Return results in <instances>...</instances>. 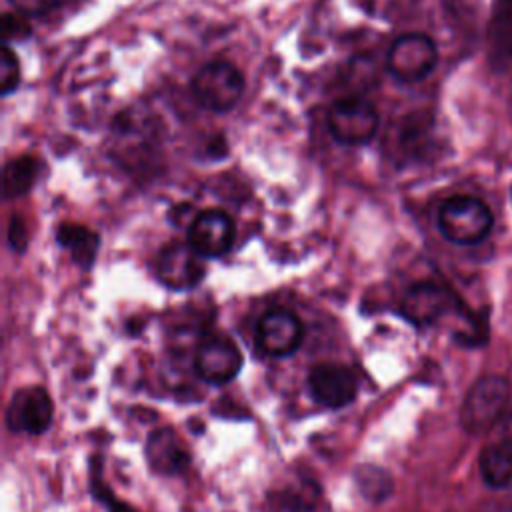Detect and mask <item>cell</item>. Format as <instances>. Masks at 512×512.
I'll return each mask as SVG.
<instances>
[{
	"label": "cell",
	"mask_w": 512,
	"mask_h": 512,
	"mask_svg": "<svg viewBox=\"0 0 512 512\" xmlns=\"http://www.w3.org/2000/svg\"><path fill=\"white\" fill-rule=\"evenodd\" d=\"M438 228L452 244L472 246L490 234L492 212L474 196H452L438 210Z\"/></svg>",
	"instance_id": "1"
},
{
	"label": "cell",
	"mask_w": 512,
	"mask_h": 512,
	"mask_svg": "<svg viewBox=\"0 0 512 512\" xmlns=\"http://www.w3.org/2000/svg\"><path fill=\"white\" fill-rule=\"evenodd\" d=\"M194 98L208 110H232L244 92L242 72L228 60L214 58L206 62L190 82Z\"/></svg>",
	"instance_id": "2"
},
{
	"label": "cell",
	"mask_w": 512,
	"mask_h": 512,
	"mask_svg": "<svg viewBox=\"0 0 512 512\" xmlns=\"http://www.w3.org/2000/svg\"><path fill=\"white\" fill-rule=\"evenodd\" d=\"M326 124L334 140H338L340 144L360 146L376 136L380 116L376 106L368 98L346 96L330 106Z\"/></svg>",
	"instance_id": "3"
},
{
	"label": "cell",
	"mask_w": 512,
	"mask_h": 512,
	"mask_svg": "<svg viewBox=\"0 0 512 512\" xmlns=\"http://www.w3.org/2000/svg\"><path fill=\"white\" fill-rule=\"evenodd\" d=\"M510 384L502 376H484L468 392L460 420L468 432H484L494 426L508 406Z\"/></svg>",
	"instance_id": "4"
},
{
	"label": "cell",
	"mask_w": 512,
	"mask_h": 512,
	"mask_svg": "<svg viewBox=\"0 0 512 512\" xmlns=\"http://www.w3.org/2000/svg\"><path fill=\"white\" fill-rule=\"evenodd\" d=\"M438 62L434 40L420 32H408L396 38L386 54L388 72L400 82H418L426 78Z\"/></svg>",
	"instance_id": "5"
},
{
	"label": "cell",
	"mask_w": 512,
	"mask_h": 512,
	"mask_svg": "<svg viewBox=\"0 0 512 512\" xmlns=\"http://www.w3.org/2000/svg\"><path fill=\"white\" fill-rule=\"evenodd\" d=\"M194 366L200 378H204L206 382L226 384L240 372L242 354L228 336L210 334L198 344Z\"/></svg>",
	"instance_id": "6"
},
{
	"label": "cell",
	"mask_w": 512,
	"mask_h": 512,
	"mask_svg": "<svg viewBox=\"0 0 512 512\" xmlns=\"http://www.w3.org/2000/svg\"><path fill=\"white\" fill-rule=\"evenodd\" d=\"M52 414L50 394L42 386H28L12 394L6 408V424L16 432L42 434L50 426Z\"/></svg>",
	"instance_id": "7"
},
{
	"label": "cell",
	"mask_w": 512,
	"mask_h": 512,
	"mask_svg": "<svg viewBox=\"0 0 512 512\" xmlns=\"http://www.w3.org/2000/svg\"><path fill=\"white\" fill-rule=\"evenodd\" d=\"M234 220L220 208L198 212L188 226V244L204 258H216L234 242Z\"/></svg>",
	"instance_id": "8"
},
{
	"label": "cell",
	"mask_w": 512,
	"mask_h": 512,
	"mask_svg": "<svg viewBox=\"0 0 512 512\" xmlns=\"http://www.w3.org/2000/svg\"><path fill=\"white\" fill-rule=\"evenodd\" d=\"M460 308L458 298L438 284H416L402 300V314L416 326H430Z\"/></svg>",
	"instance_id": "9"
},
{
	"label": "cell",
	"mask_w": 512,
	"mask_h": 512,
	"mask_svg": "<svg viewBox=\"0 0 512 512\" xmlns=\"http://www.w3.org/2000/svg\"><path fill=\"white\" fill-rule=\"evenodd\" d=\"M308 388L316 402L328 408H342L356 398V374L344 364H316L308 374Z\"/></svg>",
	"instance_id": "10"
},
{
	"label": "cell",
	"mask_w": 512,
	"mask_h": 512,
	"mask_svg": "<svg viewBox=\"0 0 512 512\" xmlns=\"http://www.w3.org/2000/svg\"><path fill=\"white\" fill-rule=\"evenodd\" d=\"M302 322L300 318L286 308L268 310L258 322V344L270 356H288L302 342Z\"/></svg>",
	"instance_id": "11"
},
{
	"label": "cell",
	"mask_w": 512,
	"mask_h": 512,
	"mask_svg": "<svg viewBox=\"0 0 512 512\" xmlns=\"http://www.w3.org/2000/svg\"><path fill=\"white\" fill-rule=\"evenodd\" d=\"M202 258L188 242L168 244L158 258V278L174 290H188L196 286L204 276Z\"/></svg>",
	"instance_id": "12"
},
{
	"label": "cell",
	"mask_w": 512,
	"mask_h": 512,
	"mask_svg": "<svg viewBox=\"0 0 512 512\" xmlns=\"http://www.w3.org/2000/svg\"><path fill=\"white\" fill-rule=\"evenodd\" d=\"M146 460L158 474H178L188 462L190 454L182 438L168 426L156 428L146 440Z\"/></svg>",
	"instance_id": "13"
},
{
	"label": "cell",
	"mask_w": 512,
	"mask_h": 512,
	"mask_svg": "<svg viewBox=\"0 0 512 512\" xmlns=\"http://www.w3.org/2000/svg\"><path fill=\"white\" fill-rule=\"evenodd\" d=\"M480 472L488 486L504 488L512 482V442L498 436L480 452Z\"/></svg>",
	"instance_id": "14"
},
{
	"label": "cell",
	"mask_w": 512,
	"mask_h": 512,
	"mask_svg": "<svg viewBox=\"0 0 512 512\" xmlns=\"http://www.w3.org/2000/svg\"><path fill=\"white\" fill-rule=\"evenodd\" d=\"M56 240L64 250H68V254L78 266L90 268L92 262L96 260L100 238L90 228L82 224H72V222L60 224L56 230Z\"/></svg>",
	"instance_id": "15"
},
{
	"label": "cell",
	"mask_w": 512,
	"mask_h": 512,
	"mask_svg": "<svg viewBox=\"0 0 512 512\" xmlns=\"http://www.w3.org/2000/svg\"><path fill=\"white\" fill-rule=\"evenodd\" d=\"M494 62H506L512 56V0H496L488 28Z\"/></svg>",
	"instance_id": "16"
},
{
	"label": "cell",
	"mask_w": 512,
	"mask_h": 512,
	"mask_svg": "<svg viewBox=\"0 0 512 512\" xmlns=\"http://www.w3.org/2000/svg\"><path fill=\"white\" fill-rule=\"evenodd\" d=\"M40 172V162L34 156H18L6 162L2 172V192L4 198L24 196L36 182Z\"/></svg>",
	"instance_id": "17"
},
{
	"label": "cell",
	"mask_w": 512,
	"mask_h": 512,
	"mask_svg": "<svg viewBox=\"0 0 512 512\" xmlns=\"http://www.w3.org/2000/svg\"><path fill=\"white\" fill-rule=\"evenodd\" d=\"M0 82H2V96L14 92L20 84V62L12 48L6 44L0 52Z\"/></svg>",
	"instance_id": "18"
},
{
	"label": "cell",
	"mask_w": 512,
	"mask_h": 512,
	"mask_svg": "<svg viewBox=\"0 0 512 512\" xmlns=\"http://www.w3.org/2000/svg\"><path fill=\"white\" fill-rule=\"evenodd\" d=\"M384 480H388L386 472H382L378 468H372V466H368L362 472H358L360 490L364 492V496L374 498V500H380V498H384L390 492V482L384 484Z\"/></svg>",
	"instance_id": "19"
},
{
	"label": "cell",
	"mask_w": 512,
	"mask_h": 512,
	"mask_svg": "<svg viewBox=\"0 0 512 512\" xmlns=\"http://www.w3.org/2000/svg\"><path fill=\"white\" fill-rule=\"evenodd\" d=\"M90 486H92V494L106 506L108 512H136L132 506H128L126 502L118 500V498L108 490V486L102 482L100 470H92V474H90Z\"/></svg>",
	"instance_id": "20"
},
{
	"label": "cell",
	"mask_w": 512,
	"mask_h": 512,
	"mask_svg": "<svg viewBox=\"0 0 512 512\" xmlns=\"http://www.w3.org/2000/svg\"><path fill=\"white\" fill-rule=\"evenodd\" d=\"M2 28H4V38L6 40H24L32 32L28 16H24L20 12H6Z\"/></svg>",
	"instance_id": "21"
},
{
	"label": "cell",
	"mask_w": 512,
	"mask_h": 512,
	"mask_svg": "<svg viewBox=\"0 0 512 512\" xmlns=\"http://www.w3.org/2000/svg\"><path fill=\"white\" fill-rule=\"evenodd\" d=\"M8 2L14 8V12H20V14L32 18V16L48 14L50 10H54L58 6L60 0H8Z\"/></svg>",
	"instance_id": "22"
},
{
	"label": "cell",
	"mask_w": 512,
	"mask_h": 512,
	"mask_svg": "<svg viewBox=\"0 0 512 512\" xmlns=\"http://www.w3.org/2000/svg\"><path fill=\"white\" fill-rule=\"evenodd\" d=\"M8 240H10V246L18 252H22L28 244V232H26V226H24V220L20 216H12L10 218V226H8Z\"/></svg>",
	"instance_id": "23"
},
{
	"label": "cell",
	"mask_w": 512,
	"mask_h": 512,
	"mask_svg": "<svg viewBox=\"0 0 512 512\" xmlns=\"http://www.w3.org/2000/svg\"><path fill=\"white\" fill-rule=\"evenodd\" d=\"M208 152H210L212 156H216V158L226 156V152H228L226 138H224V136H214V138L210 140V144H208Z\"/></svg>",
	"instance_id": "24"
}]
</instances>
